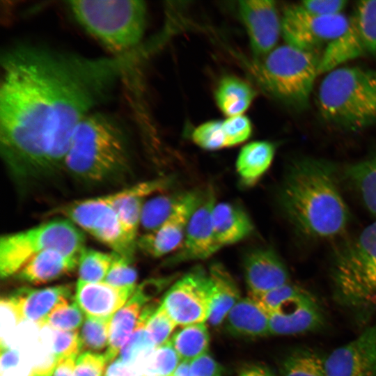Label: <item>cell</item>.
Returning <instances> with one entry per match:
<instances>
[{
  "instance_id": "cell-1",
  "label": "cell",
  "mask_w": 376,
  "mask_h": 376,
  "mask_svg": "<svg viewBox=\"0 0 376 376\" xmlns=\"http://www.w3.org/2000/svg\"><path fill=\"white\" fill-rule=\"evenodd\" d=\"M137 56L89 57L31 43L3 51L0 153L13 178L27 183L64 169L76 127L110 100Z\"/></svg>"
},
{
  "instance_id": "cell-2",
  "label": "cell",
  "mask_w": 376,
  "mask_h": 376,
  "mask_svg": "<svg viewBox=\"0 0 376 376\" xmlns=\"http://www.w3.org/2000/svg\"><path fill=\"white\" fill-rule=\"evenodd\" d=\"M279 202L289 221L310 238L337 237L350 222L336 167L323 159L305 156L292 161L281 185Z\"/></svg>"
},
{
  "instance_id": "cell-3",
  "label": "cell",
  "mask_w": 376,
  "mask_h": 376,
  "mask_svg": "<svg viewBox=\"0 0 376 376\" xmlns=\"http://www.w3.org/2000/svg\"><path fill=\"white\" fill-rule=\"evenodd\" d=\"M130 145L128 129L121 119L95 110L76 127L64 169L83 182H106L127 170Z\"/></svg>"
},
{
  "instance_id": "cell-4",
  "label": "cell",
  "mask_w": 376,
  "mask_h": 376,
  "mask_svg": "<svg viewBox=\"0 0 376 376\" xmlns=\"http://www.w3.org/2000/svg\"><path fill=\"white\" fill-rule=\"evenodd\" d=\"M329 274L335 301L368 320L376 309V219L336 248Z\"/></svg>"
},
{
  "instance_id": "cell-5",
  "label": "cell",
  "mask_w": 376,
  "mask_h": 376,
  "mask_svg": "<svg viewBox=\"0 0 376 376\" xmlns=\"http://www.w3.org/2000/svg\"><path fill=\"white\" fill-rule=\"evenodd\" d=\"M318 103L322 119L340 129L358 131L376 123V72L359 66L329 72Z\"/></svg>"
},
{
  "instance_id": "cell-6",
  "label": "cell",
  "mask_w": 376,
  "mask_h": 376,
  "mask_svg": "<svg viewBox=\"0 0 376 376\" xmlns=\"http://www.w3.org/2000/svg\"><path fill=\"white\" fill-rule=\"evenodd\" d=\"M65 3L76 22L113 56L137 50L146 24L145 1L78 0Z\"/></svg>"
},
{
  "instance_id": "cell-7",
  "label": "cell",
  "mask_w": 376,
  "mask_h": 376,
  "mask_svg": "<svg viewBox=\"0 0 376 376\" xmlns=\"http://www.w3.org/2000/svg\"><path fill=\"white\" fill-rule=\"evenodd\" d=\"M320 56L285 44L275 47L256 67V75L266 92L289 107L308 108Z\"/></svg>"
},
{
  "instance_id": "cell-8",
  "label": "cell",
  "mask_w": 376,
  "mask_h": 376,
  "mask_svg": "<svg viewBox=\"0 0 376 376\" xmlns=\"http://www.w3.org/2000/svg\"><path fill=\"white\" fill-rule=\"evenodd\" d=\"M85 236L71 221L56 218L27 230L3 235L0 240L2 279L16 274L33 256L50 249L79 256Z\"/></svg>"
},
{
  "instance_id": "cell-9",
  "label": "cell",
  "mask_w": 376,
  "mask_h": 376,
  "mask_svg": "<svg viewBox=\"0 0 376 376\" xmlns=\"http://www.w3.org/2000/svg\"><path fill=\"white\" fill-rule=\"evenodd\" d=\"M49 214L69 219L109 246L113 253L133 260L137 243L126 235L116 212L102 196L70 202Z\"/></svg>"
},
{
  "instance_id": "cell-10",
  "label": "cell",
  "mask_w": 376,
  "mask_h": 376,
  "mask_svg": "<svg viewBox=\"0 0 376 376\" xmlns=\"http://www.w3.org/2000/svg\"><path fill=\"white\" fill-rule=\"evenodd\" d=\"M376 55V0L357 2L345 31L320 56L319 74L363 56Z\"/></svg>"
},
{
  "instance_id": "cell-11",
  "label": "cell",
  "mask_w": 376,
  "mask_h": 376,
  "mask_svg": "<svg viewBox=\"0 0 376 376\" xmlns=\"http://www.w3.org/2000/svg\"><path fill=\"white\" fill-rule=\"evenodd\" d=\"M349 18L343 14L321 16L305 10L300 3L288 6L281 17V35L285 44L316 52L339 37Z\"/></svg>"
},
{
  "instance_id": "cell-12",
  "label": "cell",
  "mask_w": 376,
  "mask_h": 376,
  "mask_svg": "<svg viewBox=\"0 0 376 376\" xmlns=\"http://www.w3.org/2000/svg\"><path fill=\"white\" fill-rule=\"evenodd\" d=\"M211 301L207 271L196 267L170 286L161 305L178 326L184 327L207 321Z\"/></svg>"
},
{
  "instance_id": "cell-13",
  "label": "cell",
  "mask_w": 376,
  "mask_h": 376,
  "mask_svg": "<svg viewBox=\"0 0 376 376\" xmlns=\"http://www.w3.org/2000/svg\"><path fill=\"white\" fill-rule=\"evenodd\" d=\"M216 203L214 190L210 188L203 194L201 201L191 214L181 245L166 260V265L171 266L205 260L220 249L214 237L212 219Z\"/></svg>"
},
{
  "instance_id": "cell-14",
  "label": "cell",
  "mask_w": 376,
  "mask_h": 376,
  "mask_svg": "<svg viewBox=\"0 0 376 376\" xmlns=\"http://www.w3.org/2000/svg\"><path fill=\"white\" fill-rule=\"evenodd\" d=\"M327 376H376V322L324 358Z\"/></svg>"
},
{
  "instance_id": "cell-15",
  "label": "cell",
  "mask_w": 376,
  "mask_h": 376,
  "mask_svg": "<svg viewBox=\"0 0 376 376\" xmlns=\"http://www.w3.org/2000/svg\"><path fill=\"white\" fill-rule=\"evenodd\" d=\"M203 194L187 191L173 214L157 230L138 237L137 247L144 253L159 258L174 253L181 245L185 231Z\"/></svg>"
},
{
  "instance_id": "cell-16",
  "label": "cell",
  "mask_w": 376,
  "mask_h": 376,
  "mask_svg": "<svg viewBox=\"0 0 376 376\" xmlns=\"http://www.w3.org/2000/svg\"><path fill=\"white\" fill-rule=\"evenodd\" d=\"M238 7L252 52L256 58L265 57L275 48L281 34V18L275 1H240Z\"/></svg>"
},
{
  "instance_id": "cell-17",
  "label": "cell",
  "mask_w": 376,
  "mask_h": 376,
  "mask_svg": "<svg viewBox=\"0 0 376 376\" xmlns=\"http://www.w3.org/2000/svg\"><path fill=\"white\" fill-rule=\"evenodd\" d=\"M268 315L269 334L277 336L315 331L324 322L322 309L307 291Z\"/></svg>"
},
{
  "instance_id": "cell-18",
  "label": "cell",
  "mask_w": 376,
  "mask_h": 376,
  "mask_svg": "<svg viewBox=\"0 0 376 376\" xmlns=\"http://www.w3.org/2000/svg\"><path fill=\"white\" fill-rule=\"evenodd\" d=\"M168 185L166 179H155L102 197L116 212L126 235L137 243L141 212L146 197L165 189Z\"/></svg>"
},
{
  "instance_id": "cell-19",
  "label": "cell",
  "mask_w": 376,
  "mask_h": 376,
  "mask_svg": "<svg viewBox=\"0 0 376 376\" xmlns=\"http://www.w3.org/2000/svg\"><path fill=\"white\" fill-rule=\"evenodd\" d=\"M243 267L249 296L260 295L289 283L286 267L271 249L258 248L248 252Z\"/></svg>"
},
{
  "instance_id": "cell-20",
  "label": "cell",
  "mask_w": 376,
  "mask_h": 376,
  "mask_svg": "<svg viewBox=\"0 0 376 376\" xmlns=\"http://www.w3.org/2000/svg\"><path fill=\"white\" fill-rule=\"evenodd\" d=\"M136 285L116 287L104 281L78 280L75 301L87 317L111 318L133 295Z\"/></svg>"
},
{
  "instance_id": "cell-21",
  "label": "cell",
  "mask_w": 376,
  "mask_h": 376,
  "mask_svg": "<svg viewBox=\"0 0 376 376\" xmlns=\"http://www.w3.org/2000/svg\"><path fill=\"white\" fill-rule=\"evenodd\" d=\"M71 295V288L62 285L42 289L23 288L10 296L23 320L42 326L52 311L60 304L69 301Z\"/></svg>"
},
{
  "instance_id": "cell-22",
  "label": "cell",
  "mask_w": 376,
  "mask_h": 376,
  "mask_svg": "<svg viewBox=\"0 0 376 376\" xmlns=\"http://www.w3.org/2000/svg\"><path fill=\"white\" fill-rule=\"evenodd\" d=\"M78 260L77 255L50 249L31 258L15 275L22 281L45 283L74 271L78 266Z\"/></svg>"
},
{
  "instance_id": "cell-23",
  "label": "cell",
  "mask_w": 376,
  "mask_h": 376,
  "mask_svg": "<svg viewBox=\"0 0 376 376\" xmlns=\"http://www.w3.org/2000/svg\"><path fill=\"white\" fill-rule=\"evenodd\" d=\"M212 219L214 237L220 249L244 240L253 229L247 213L230 203H216Z\"/></svg>"
},
{
  "instance_id": "cell-24",
  "label": "cell",
  "mask_w": 376,
  "mask_h": 376,
  "mask_svg": "<svg viewBox=\"0 0 376 376\" xmlns=\"http://www.w3.org/2000/svg\"><path fill=\"white\" fill-rule=\"evenodd\" d=\"M211 285L212 301L208 324L214 327L224 322L232 308L241 299L234 279L221 263H213L207 270Z\"/></svg>"
},
{
  "instance_id": "cell-25",
  "label": "cell",
  "mask_w": 376,
  "mask_h": 376,
  "mask_svg": "<svg viewBox=\"0 0 376 376\" xmlns=\"http://www.w3.org/2000/svg\"><path fill=\"white\" fill-rule=\"evenodd\" d=\"M224 322L226 331L234 336L258 338L269 334L268 314L250 297L240 299Z\"/></svg>"
},
{
  "instance_id": "cell-26",
  "label": "cell",
  "mask_w": 376,
  "mask_h": 376,
  "mask_svg": "<svg viewBox=\"0 0 376 376\" xmlns=\"http://www.w3.org/2000/svg\"><path fill=\"white\" fill-rule=\"evenodd\" d=\"M135 291V290H134ZM146 303L135 292L111 320L109 345L104 354L112 362L134 331Z\"/></svg>"
},
{
  "instance_id": "cell-27",
  "label": "cell",
  "mask_w": 376,
  "mask_h": 376,
  "mask_svg": "<svg viewBox=\"0 0 376 376\" xmlns=\"http://www.w3.org/2000/svg\"><path fill=\"white\" fill-rule=\"evenodd\" d=\"M275 153L266 141L251 142L242 148L236 160L237 172L245 185H253L267 171Z\"/></svg>"
},
{
  "instance_id": "cell-28",
  "label": "cell",
  "mask_w": 376,
  "mask_h": 376,
  "mask_svg": "<svg viewBox=\"0 0 376 376\" xmlns=\"http://www.w3.org/2000/svg\"><path fill=\"white\" fill-rule=\"evenodd\" d=\"M343 176L376 219V148L361 161L345 167Z\"/></svg>"
},
{
  "instance_id": "cell-29",
  "label": "cell",
  "mask_w": 376,
  "mask_h": 376,
  "mask_svg": "<svg viewBox=\"0 0 376 376\" xmlns=\"http://www.w3.org/2000/svg\"><path fill=\"white\" fill-rule=\"evenodd\" d=\"M255 95L254 90L248 83L234 76L224 77L215 92L217 106L228 117L243 115Z\"/></svg>"
},
{
  "instance_id": "cell-30",
  "label": "cell",
  "mask_w": 376,
  "mask_h": 376,
  "mask_svg": "<svg viewBox=\"0 0 376 376\" xmlns=\"http://www.w3.org/2000/svg\"><path fill=\"white\" fill-rule=\"evenodd\" d=\"M170 341L181 361L191 360L205 354L210 345V334L205 323L182 327Z\"/></svg>"
},
{
  "instance_id": "cell-31",
  "label": "cell",
  "mask_w": 376,
  "mask_h": 376,
  "mask_svg": "<svg viewBox=\"0 0 376 376\" xmlns=\"http://www.w3.org/2000/svg\"><path fill=\"white\" fill-rule=\"evenodd\" d=\"M187 191L157 195L143 204L140 227L146 233L157 230L173 214Z\"/></svg>"
},
{
  "instance_id": "cell-32",
  "label": "cell",
  "mask_w": 376,
  "mask_h": 376,
  "mask_svg": "<svg viewBox=\"0 0 376 376\" xmlns=\"http://www.w3.org/2000/svg\"><path fill=\"white\" fill-rule=\"evenodd\" d=\"M280 376H327L324 359L312 350L297 349L281 363Z\"/></svg>"
},
{
  "instance_id": "cell-33",
  "label": "cell",
  "mask_w": 376,
  "mask_h": 376,
  "mask_svg": "<svg viewBox=\"0 0 376 376\" xmlns=\"http://www.w3.org/2000/svg\"><path fill=\"white\" fill-rule=\"evenodd\" d=\"M40 338L57 361L77 356L81 350L77 331L56 330L44 324L40 326Z\"/></svg>"
},
{
  "instance_id": "cell-34",
  "label": "cell",
  "mask_w": 376,
  "mask_h": 376,
  "mask_svg": "<svg viewBox=\"0 0 376 376\" xmlns=\"http://www.w3.org/2000/svg\"><path fill=\"white\" fill-rule=\"evenodd\" d=\"M113 260V253L84 248L79 256V279L91 283L104 281Z\"/></svg>"
},
{
  "instance_id": "cell-35",
  "label": "cell",
  "mask_w": 376,
  "mask_h": 376,
  "mask_svg": "<svg viewBox=\"0 0 376 376\" xmlns=\"http://www.w3.org/2000/svg\"><path fill=\"white\" fill-rule=\"evenodd\" d=\"M181 359L170 340L157 347L143 365V376H169L173 373Z\"/></svg>"
},
{
  "instance_id": "cell-36",
  "label": "cell",
  "mask_w": 376,
  "mask_h": 376,
  "mask_svg": "<svg viewBox=\"0 0 376 376\" xmlns=\"http://www.w3.org/2000/svg\"><path fill=\"white\" fill-rule=\"evenodd\" d=\"M111 318L86 316L79 334L81 350L94 352L108 347Z\"/></svg>"
},
{
  "instance_id": "cell-37",
  "label": "cell",
  "mask_w": 376,
  "mask_h": 376,
  "mask_svg": "<svg viewBox=\"0 0 376 376\" xmlns=\"http://www.w3.org/2000/svg\"><path fill=\"white\" fill-rule=\"evenodd\" d=\"M84 321L83 311L75 301L63 302L54 308L47 317L45 324L61 331H77Z\"/></svg>"
},
{
  "instance_id": "cell-38",
  "label": "cell",
  "mask_w": 376,
  "mask_h": 376,
  "mask_svg": "<svg viewBox=\"0 0 376 376\" xmlns=\"http://www.w3.org/2000/svg\"><path fill=\"white\" fill-rule=\"evenodd\" d=\"M305 292V290L288 283L265 293L249 297L252 298L269 315L298 298Z\"/></svg>"
},
{
  "instance_id": "cell-39",
  "label": "cell",
  "mask_w": 376,
  "mask_h": 376,
  "mask_svg": "<svg viewBox=\"0 0 376 376\" xmlns=\"http://www.w3.org/2000/svg\"><path fill=\"white\" fill-rule=\"evenodd\" d=\"M193 141L207 150H216L226 147L222 121L210 120L194 129L191 134Z\"/></svg>"
},
{
  "instance_id": "cell-40",
  "label": "cell",
  "mask_w": 376,
  "mask_h": 376,
  "mask_svg": "<svg viewBox=\"0 0 376 376\" xmlns=\"http://www.w3.org/2000/svg\"><path fill=\"white\" fill-rule=\"evenodd\" d=\"M0 310L1 349H3L10 347L15 331L23 320L15 300L10 295L1 298Z\"/></svg>"
},
{
  "instance_id": "cell-41",
  "label": "cell",
  "mask_w": 376,
  "mask_h": 376,
  "mask_svg": "<svg viewBox=\"0 0 376 376\" xmlns=\"http://www.w3.org/2000/svg\"><path fill=\"white\" fill-rule=\"evenodd\" d=\"M178 325L160 304L148 318L146 330L150 338L158 347L167 341Z\"/></svg>"
},
{
  "instance_id": "cell-42",
  "label": "cell",
  "mask_w": 376,
  "mask_h": 376,
  "mask_svg": "<svg viewBox=\"0 0 376 376\" xmlns=\"http://www.w3.org/2000/svg\"><path fill=\"white\" fill-rule=\"evenodd\" d=\"M0 376H34V370L29 359L19 350L1 349Z\"/></svg>"
},
{
  "instance_id": "cell-43",
  "label": "cell",
  "mask_w": 376,
  "mask_h": 376,
  "mask_svg": "<svg viewBox=\"0 0 376 376\" xmlns=\"http://www.w3.org/2000/svg\"><path fill=\"white\" fill-rule=\"evenodd\" d=\"M131 260L113 253V260L104 282L116 287L136 285L137 272Z\"/></svg>"
},
{
  "instance_id": "cell-44",
  "label": "cell",
  "mask_w": 376,
  "mask_h": 376,
  "mask_svg": "<svg viewBox=\"0 0 376 376\" xmlns=\"http://www.w3.org/2000/svg\"><path fill=\"white\" fill-rule=\"evenodd\" d=\"M222 127L226 148L240 144L251 135V123L244 115L228 117L222 121Z\"/></svg>"
},
{
  "instance_id": "cell-45",
  "label": "cell",
  "mask_w": 376,
  "mask_h": 376,
  "mask_svg": "<svg viewBox=\"0 0 376 376\" xmlns=\"http://www.w3.org/2000/svg\"><path fill=\"white\" fill-rule=\"evenodd\" d=\"M107 363L104 354L85 352L76 360L75 375L102 376Z\"/></svg>"
},
{
  "instance_id": "cell-46",
  "label": "cell",
  "mask_w": 376,
  "mask_h": 376,
  "mask_svg": "<svg viewBox=\"0 0 376 376\" xmlns=\"http://www.w3.org/2000/svg\"><path fill=\"white\" fill-rule=\"evenodd\" d=\"M307 11L321 16L342 14L347 1L345 0H309L299 3Z\"/></svg>"
},
{
  "instance_id": "cell-47",
  "label": "cell",
  "mask_w": 376,
  "mask_h": 376,
  "mask_svg": "<svg viewBox=\"0 0 376 376\" xmlns=\"http://www.w3.org/2000/svg\"><path fill=\"white\" fill-rule=\"evenodd\" d=\"M191 376H223V367L207 352L189 361Z\"/></svg>"
},
{
  "instance_id": "cell-48",
  "label": "cell",
  "mask_w": 376,
  "mask_h": 376,
  "mask_svg": "<svg viewBox=\"0 0 376 376\" xmlns=\"http://www.w3.org/2000/svg\"><path fill=\"white\" fill-rule=\"evenodd\" d=\"M104 376H143V373L140 367L126 363L119 358L109 365Z\"/></svg>"
},
{
  "instance_id": "cell-49",
  "label": "cell",
  "mask_w": 376,
  "mask_h": 376,
  "mask_svg": "<svg viewBox=\"0 0 376 376\" xmlns=\"http://www.w3.org/2000/svg\"><path fill=\"white\" fill-rule=\"evenodd\" d=\"M77 356H71L58 360L52 376H76L75 364Z\"/></svg>"
},
{
  "instance_id": "cell-50",
  "label": "cell",
  "mask_w": 376,
  "mask_h": 376,
  "mask_svg": "<svg viewBox=\"0 0 376 376\" xmlns=\"http://www.w3.org/2000/svg\"><path fill=\"white\" fill-rule=\"evenodd\" d=\"M237 376H276L273 371L263 364H251L244 367Z\"/></svg>"
},
{
  "instance_id": "cell-51",
  "label": "cell",
  "mask_w": 376,
  "mask_h": 376,
  "mask_svg": "<svg viewBox=\"0 0 376 376\" xmlns=\"http://www.w3.org/2000/svg\"><path fill=\"white\" fill-rule=\"evenodd\" d=\"M172 375L173 376H191L189 361H182Z\"/></svg>"
},
{
  "instance_id": "cell-52",
  "label": "cell",
  "mask_w": 376,
  "mask_h": 376,
  "mask_svg": "<svg viewBox=\"0 0 376 376\" xmlns=\"http://www.w3.org/2000/svg\"><path fill=\"white\" fill-rule=\"evenodd\" d=\"M35 376H46V375H35ZM52 376V375H51Z\"/></svg>"
},
{
  "instance_id": "cell-53",
  "label": "cell",
  "mask_w": 376,
  "mask_h": 376,
  "mask_svg": "<svg viewBox=\"0 0 376 376\" xmlns=\"http://www.w3.org/2000/svg\"><path fill=\"white\" fill-rule=\"evenodd\" d=\"M169 376H173V375L171 374V375H169Z\"/></svg>"
}]
</instances>
